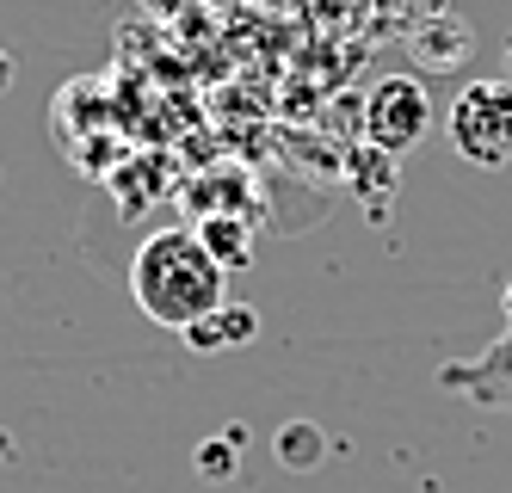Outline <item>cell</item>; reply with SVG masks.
<instances>
[{"label": "cell", "instance_id": "cell-4", "mask_svg": "<svg viewBox=\"0 0 512 493\" xmlns=\"http://www.w3.org/2000/svg\"><path fill=\"white\" fill-rule=\"evenodd\" d=\"M438 389L469 401V407H488V413H512V321L500 339H488L475 358H457L438 370Z\"/></svg>", "mask_w": 512, "mask_h": 493}, {"label": "cell", "instance_id": "cell-8", "mask_svg": "<svg viewBox=\"0 0 512 493\" xmlns=\"http://www.w3.org/2000/svg\"><path fill=\"white\" fill-rule=\"evenodd\" d=\"M321 450H327V438H321V426H309V420H290V426L278 432V463L297 469V475L321 463Z\"/></svg>", "mask_w": 512, "mask_h": 493}, {"label": "cell", "instance_id": "cell-3", "mask_svg": "<svg viewBox=\"0 0 512 493\" xmlns=\"http://www.w3.org/2000/svg\"><path fill=\"white\" fill-rule=\"evenodd\" d=\"M426 130H432V93L420 74H383V81H371V93H364V142L377 155H389V161L414 155L426 142Z\"/></svg>", "mask_w": 512, "mask_h": 493}, {"label": "cell", "instance_id": "cell-1", "mask_svg": "<svg viewBox=\"0 0 512 493\" xmlns=\"http://www.w3.org/2000/svg\"><path fill=\"white\" fill-rule=\"evenodd\" d=\"M130 296L155 327L186 333L192 321L229 302V272L210 259L198 229H155L130 253Z\"/></svg>", "mask_w": 512, "mask_h": 493}, {"label": "cell", "instance_id": "cell-7", "mask_svg": "<svg viewBox=\"0 0 512 493\" xmlns=\"http://www.w3.org/2000/svg\"><path fill=\"white\" fill-rule=\"evenodd\" d=\"M469 25H457V19H432V25H420V37H414V56L426 62V68H457L463 56H469Z\"/></svg>", "mask_w": 512, "mask_h": 493}, {"label": "cell", "instance_id": "cell-2", "mask_svg": "<svg viewBox=\"0 0 512 493\" xmlns=\"http://www.w3.org/2000/svg\"><path fill=\"white\" fill-rule=\"evenodd\" d=\"M445 136L469 167H506L512 161V81H469L445 111Z\"/></svg>", "mask_w": 512, "mask_h": 493}, {"label": "cell", "instance_id": "cell-9", "mask_svg": "<svg viewBox=\"0 0 512 493\" xmlns=\"http://www.w3.org/2000/svg\"><path fill=\"white\" fill-rule=\"evenodd\" d=\"M198 469H204V475H235V469H241V432L210 438V444L198 450Z\"/></svg>", "mask_w": 512, "mask_h": 493}, {"label": "cell", "instance_id": "cell-6", "mask_svg": "<svg viewBox=\"0 0 512 493\" xmlns=\"http://www.w3.org/2000/svg\"><path fill=\"white\" fill-rule=\"evenodd\" d=\"M198 241L210 247V259L223 272H241L253 259V222L247 216H198Z\"/></svg>", "mask_w": 512, "mask_h": 493}, {"label": "cell", "instance_id": "cell-10", "mask_svg": "<svg viewBox=\"0 0 512 493\" xmlns=\"http://www.w3.org/2000/svg\"><path fill=\"white\" fill-rule=\"evenodd\" d=\"M142 7H149L155 19H173V13H186V7H192V0H142Z\"/></svg>", "mask_w": 512, "mask_h": 493}, {"label": "cell", "instance_id": "cell-11", "mask_svg": "<svg viewBox=\"0 0 512 493\" xmlns=\"http://www.w3.org/2000/svg\"><path fill=\"white\" fill-rule=\"evenodd\" d=\"M0 87H13V56L0 50Z\"/></svg>", "mask_w": 512, "mask_h": 493}, {"label": "cell", "instance_id": "cell-5", "mask_svg": "<svg viewBox=\"0 0 512 493\" xmlns=\"http://www.w3.org/2000/svg\"><path fill=\"white\" fill-rule=\"evenodd\" d=\"M179 339H186V346H192L198 358L241 352V346H253V339H260V309H253V302H241V296H229L223 309H210L204 321H192Z\"/></svg>", "mask_w": 512, "mask_h": 493}, {"label": "cell", "instance_id": "cell-12", "mask_svg": "<svg viewBox=\"0 0 512 493\" xmlns=\"http://www.w3.org/2000/svg\"><path fill=\"white\" fill-rule=\"evenodd\" d=\"M500 309H506V321H512V278H506V290H500Z\"/></svg>", "mask_w": 512, "mask_h": 493}]
</instances>
